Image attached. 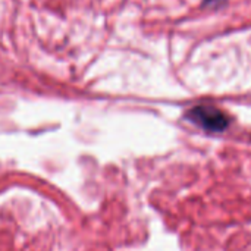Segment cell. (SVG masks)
I'll return each mask as SVG.
<instances>
[{
  "instance_id": "6da1fadb",
  "label": "cell",
  "mask_w": 251,
  "mask_h": 251,
  "mask_svg": "<svg viewBox=\"0 0 251 251\" xmlns=\"http://www.w3.org/2000/svg\"><path fill=\"white\" fill-rule=\"evenodd\" d=\"M187 119L209 132H222L229 126V116L216 106L197 104L187 112Z\"/></svg>"
}]
</instances>
